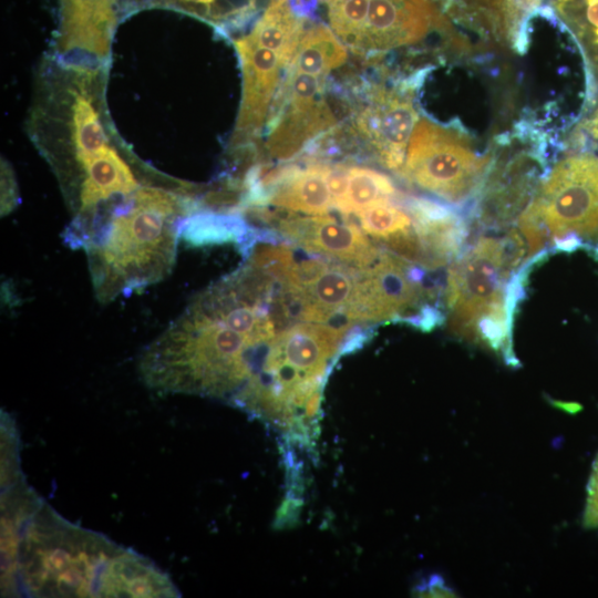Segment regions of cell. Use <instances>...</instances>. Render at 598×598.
<instances>
[{"label":"cell","instance_id":"1","mask_svg":"<svg viewBox=\"0 0 598 598\" xmlns=\"http://www.w3.org/2000/svg\"><path fill=\"white\" fill-rule=\"evenodd\" d=\"M2 594L28 597H179L152 560L74 525L19 482L1 496Z\"/></svg>","mask_w":598,"mask_h":598},{"label":"cell","instance_id":"2","mask_svg":"<svg viewBox=\"0 0 598 598\" xmlns=\"http://www.w3.org/2000/svg\"><path fill=\"white\" fill-rule=\"evenodd\" d=\"M181 197L143 186L126 197L84 246L96 298L109 302L163 280L173 269Z\"/></svg>","mask_w":598,"mask_h":598},{"label":"cell","instance_id":"3","mask_svg":"<svg viewBox=\"0 0 598 598\" xmlns=\"http://www.w3.org/2000/svg\"><path fill=\"white\" fill-rule=\"evenodd\" d=\"M488 156L478 155L466 138L425 118L410 137L400 175L452 204L466 203L483 182Z\"/></svg>","mask_w":598,"mask_h":598},{"label":"cell","instance_id":"4","mask_svg":"<svg viewBox=\"0 0 598 598\" xmlns=\"http://www.w3.org/2000/svg\"><path fill=\"white\" fill-rule=\"evenodd\" d=\"M509 278L502 239L481 236L466 247L447 272L444 298L450 329L472 342L475 324L481 319L499 312L514 318L505 300Z\"/></svg>","mask_w":598,"mask_h":598},{"label":"cell","instance_id":"5","mask_svg":"<svg viewBox=\"0 0 598 598\" xmlns=\"http://www.w3.org/2000/svg\"><path fill=\"white\" fill-rule=\"evenodd\" d=\"M553 238L598 234V157L570 156L560 161L527 206Z\"/></svg>","mask_w":598,"mask_h":598},{"label":"cell","instance_id":"6","mask_svg":"<svg viewBox=\"0 0 598 598\" xmlns=\"http://www.w3.org/2000/svg\"><path fill=\"white\" fill-rule=\"evenodd\" d=\"M267 122L266 147L271 158L289 161L337 120L323 96L322 78L287 70Z\"/></svg>","mask_w":598,"mask_h":598},{"label":"cell","instance_id":"7","mask_svg":"<svg viewBox=\"0 0 598 598\" xmlns=\"http://www.w3.org/2000/svg\"><path fill=\"white\" fill-rule=\"evenodd\" d=\"M271 221L279 235L308 251L331 256L360 269L373 265L381 254L363 231L348 219L339 220L324 214L277 217L269 213L266 223Z\"/></svg>","mask_w":598,"mask_h":598},{"label":"cell","instance_id":"8","mask_svg":"<svg viewBox=\"0 0 598 598\" xmlns=\"http://www.w3.org/2000/svg\"><path fill=\"white\" fill-rule=\"evenodd\" d=\"M369 104L355 118L359 133L373 147L379 162L400 171L408 144L417 123V113L406 92L383 86L369 89Z\"/></svg>","mask_w":598,"mask_h":598},{"label":"cell","instance_id":"9","mask_svg":"<svg viewBox=\"0 0 598 598\" xmlns=\"http://www.w3.org/2000/svg\"><path fill=\"white\" fill-rule=\"evenodd\" d=\"M443 19L429 0H369L360 54L375 55L422 40Z\"/></svg>","mask_w":598,"mask_h":598},{"label":"cell","instance_id":"10","mask_svg":"<svg viewBox=\"0 0 598 598\" xmlns=\"http://www.w3.org/2000/svg\"><path fill=\"white\" fill-rule=\"evenodd\" d=\"M234 44L243 70V96L234 136V143L238 144L260 132L281 69L286 66L276 52L260 47L249 35L235 40Z\"/></svg>","mask_w":598,"mask_h":598},{"label":"cell","instance_id":"11","mask_svg":"<svg viewBox=\"0 0 598 598\" xmlns=\"http://www.w3.org/2000/svg\"><path fill=\"white\" fill-rule=\"evenodd\" d=\"M117 0H60L58 48L62 54L104 59L116 22Z\"/></svg>","mask_w":598,"mask_h":598},{"label":"cell","instance_id":"12","mask_svg":"<svg viewBox=\"0 0 598 598\" xmlns=\"http://www.w3.org/2000/svg\"><path fill=\"white\" fill-rule=\"evenodd\" d=\"M413 227L421 239L426 269H437L455 260L466 248L468 225L448 205L417 197L411 208Z\"/></svg>","mask_w":598,"mask_h":598},{"label":"cell","instance_id":"13","mask_svg":"<svg viewBox=\"0 0 598 598\" xmlns=\"http://www.w3.org/2000/svg\"><path fill=\"white\" fill-rule=\"evenodd\" d=\"M80 167L83 178L79 189V212L68 228L83 224L102 203L117 196L125 198L141 187L128 164L110 145Z\"/></svg>","mask_w":598,"mask_h":598},{"label":"cell","instance_id":"14","mask_svg":"<svg viewBox=\"0 0 598 598\" xmlns=\"http://www.w3.org/2000/svg\"><path fill=\"white\" fill-rule=\"evenodd\" d=\"M327 168L328 164L320 162L300 166L272 192L268 205L308 215L326 214L333 207Z\"/></svg>","mask_w":598,"mask_h":598},{"label":"cell","instance_id":"15","mask_svg":"<svg viewBox=\"0 0 598 598\" xmlns=\"http://www.w3.org/2000/svg\"><path fill=\"white\" fill-rule=\"evenodd\" d=\"M303 24L305 19L292 13L288 0H271L248 35L276 52L288 68L303 35Z\"/></svg>","mask_w":598,"mask_h":598},{"label":"cell","instance_id":"16","mask_svg":"<svg viewBox=\"0 0 598 598\" xmlns=\"http://www.w3.org/2000/svg\"><path fill=\"white\" fill-rule=\"evenodd\" d=\"M348 58L339 38L326 25L317 24L303 33L288 70L323 78Z\"/></svg>","mask_w":598,"mask_h":598},{"label":"cell","instance_id":"17","mask_svg":"<svg viewBox=\"0 0 598 598\" xmlns=\"http://www.w3.org/2000/svg\"><path fill=\"white\" fill-rule=\"evenodd\" d=\"M251 231L252 227L238 214L207 210L186 216L179 226V237L192 246L243 245Z\"/></svg>","mask_w":598,"mask_h":598},{"label":"cell","instance_id":"18","mask_svg":"<svg viewBox=\"0 0 598 598\" xmlns=\"http://www.w3.org/2000/svg\"><path fill=\"white\" fill-rule=\"evenodd\" d=\"M395 196L396 189L389 176L372 168L350 166L348 189L339 210L357 215L380 199Z\"/></svg>","mask_w":598,"mask_h":598},{"label":"cell","instance_id":"19","mask_svg":"<svg viewBox=\"0 0 598 598\" xmlns=\"http://www.w3.org/2000/svg\"><path fill=\"white\" fill-rule=\"evenodd\" d=\"M72 141L79 165L109 145L99 114L86 94H78L72 105Z\"/></svg>","mask_w":598,"mask_h":598},{"label":"cell","instance_id":"20","mask_svg":"<svg viewBox=\"0 0 598 598\" xmlns=\"http://www.w3.org/2000/svg\"><path fill=\"white\" fill-rule=\"evenodd\" d=\"M357 215L364 233L383 240L413 227L410 213L391 198L380 199Z\"/></svg>","mask_w":598,"mask_h":598},{"label":"cell","instance_id":"21","mask_svg":"<svg viewBox=\"0 0 598 598\" xmlns=\"http://www.w3.org/2000/svg\"><path fill=\"white\" fill-rule=\"evenodd\" d=\"M368 9L369 0H348L328 7L334 34L358 54L361 52Z\"/></svg>","mask_w":598,"mask_h":598},{"label":"cell","instance_id":"22","mask_svg":"<svg viewBox=\"0 0 598 598\" xmlns=\"http://www.w3.org/2000/svg\"><path fill=\"white\" fill-rule=\"evenodd\" d=\"M349 168L344 164L329 165L327 168V184L332 197L333 207L339 209L344 200L348 184H349Z\"/></svg>","mask_w":598,"mask_h":598},{"label":"cell","instance_id":"23","mask_svg":"<svg viewBox=\"0 0 598 598\" xmlns=\"http://www.w3.org/2000/svg\"><path fill=\"white\" fill-rule=\"evenodd\" d=\"M405 322L423 332H430L444 322V313L441 308L430 303L421 307L416 312L403 319Z\"/></svg>","mask_w":598,"mask_h":598},{"label":"cell","instance_id":"24","mask_svg":"<svg viewBox=\"0 0 598 598\" xmlns=\"http://www.w3.org/2000/svg\"><path fill=\"white\" fill-rule=\"evenodd\" d=\"M584 523L587 527L598 528V456L588 483Z\"/></svg>","mask_w":598,"mask_h":598},{"label":"cell","instance_id":"25","mask_svg":"<svg viewBox=\"0 0 598 598\" xmlns=\"http://www.w3.org/2000/svg\"><path fill=\"white\" fill-rule=\"evenodd\" d=\"M416 597H457L456 592L439 575H432L415 586Z\"/></svg>","mask_w":598,"mask_h":598},{"label":"cell","instance_id":"26","mask_svg":"<svg viewBox=\"0 0 598 598\" xmlns=\"http://www.w3.org/2000/svg\"><path fill=\"white\" fill-rule=\"evenodd\" d=\"M2 175V195H1V214L6 215L12 210L14 204L17 203L16 190H13V177L9 174L8 165L2 164L1 166Z\"/></svg>","mask_w":598,"mask_h":598},{"label":"cell","instance_id":"27","mask_svg":"<svg viewBox=\"0 0 598 598\" xmlns=\"http://www.w3.org/2000/svg\"><path fill=\"white\" fill-rule=\"evenodd\" d=\"M321 0H288L292 13L301 19H315L316 9Z\"/></svg>","mask_w":598,"mask_h":598},{"label":"cell","instance_id":"28","mask_svg":"<svg viewBox=\"0 0 598 598\" xmlns=\"http://www.w3.org/2000/svg\"><path fill=\"white\" fill-rule=\"evenodd\" d=\"M588 128L592 136L598 140V110L595 113L592 120L590 121Z\"/></svg>","mask_w":598,"mask_h":598}]
</instances>
